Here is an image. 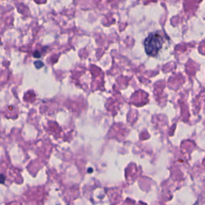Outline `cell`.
<instances>
[{
    "instance_id": "4",
    "label": "cell",
    "mask_w": 205,
    "mask_h": 205,
    "mask_svg": "<svg viewBox=\"0 0 205 205\" xmlns=\"http://www.w3.org/2000/svg\"><path fill=\"white\" fill-rule=\"evenodd\" d=\"M33 55H34V57H35V58H40L41 55H40V53L39 52V51H35V52L33 54Z\"/></svg>"
},
{
    "instance_id": "3",
    "label": "cell",
    "mask_w": 205,
    "mask_h": 205,
    "mask_svg": "<svg viewBox=\"0 0 205 205\" xmlns=\"http://www.w3.org/2000/svg\"><path fill=\"white\" fill-rule=\"evenodd\" d=\"M5 180H6V177L4 175L0 174V183H4Z\"/></svg>"
},
{
    "instance_id": "1",
    "label": "cell",
    "mask_w": 205,
    "mask_h": 205,
    "mask_svg": "<svg viewBox=\"0 0 205 205\" xmlns=\"http://www.w3.org/2000/svg\"><path fill=\"white\" fill-rule=\"evenodd\" d=\"M163 39L159 33H151L144 40V49L150 56H155L163 47Z\"/></svg>"
},
{
    "instance_id": "2",
    "label": "cell",
    "mask_w": 205,
    "mask_h": 205,
    "mask_svg": "<svg viewBox=\"0 0 205 205\" xmlns=\"http://www.w3.org/2000/svg\"><path fill=\"white\" fill-rule=\"evenodd\" d=\"M35 66L36 68L39 69V68L43 67V63L41 61H36V62H35Z\"/></svg>"
}]
</instances>
